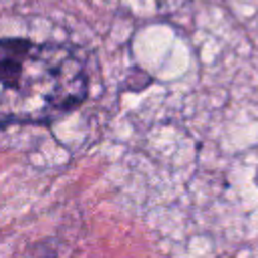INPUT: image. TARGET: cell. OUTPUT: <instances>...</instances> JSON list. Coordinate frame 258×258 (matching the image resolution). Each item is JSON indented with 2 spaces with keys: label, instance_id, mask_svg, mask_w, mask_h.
I'll list each match as a JSON object with an SVG mask.
<instances>
[{
  "label": "cell",
  "instance_id": "obj_1",
  "mask_svg": "<svg viewBox=\"0 0 258 258\" xmlns=\"http://www.w3.org/2000/svg\"><path fill=\"white\" fill-rule=\"evenodd\" d=\"M87 89L85 67L71 48L0 40V125L52 121L81 105Z\"/></svg>",
  "mask_w": 258,
  "mask_h": 258
}]
</instances>
